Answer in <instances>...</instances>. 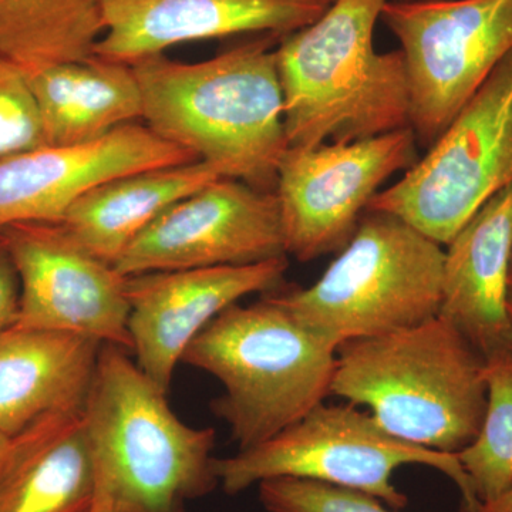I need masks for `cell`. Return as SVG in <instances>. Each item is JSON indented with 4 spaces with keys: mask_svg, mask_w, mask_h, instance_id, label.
Segmentation results:
<instances>
[{
    "mask_svg": "<svg viewBox=\"0 0 512 512\" xmlns=\"http://www.w3.org/2000/svg\"><path fill=\"white\" fill-rule=\"evenodd\" d=\"M198 160L151 128L131 123L69 147H40L0 163V232L25 222L60 224L74 202L121 175Z\"/></svg>",
    "mask_w": 512,
    "mask_h": 512,
    "instance_id": "obj_14",
    "label": "cell"
},
{
    "mask_svg": "<svg viewBox=\"0 0 512 512\" xmlns=\"http://www.w3.org/2000/svg\"><path fill=\"white\" fill-rule=\"evenodd\" d=\"M443 262V245L394 215L367 211L315 284L269 295L340 346L439 315Z\"/></svg>",
    "mask_w": 512,
    "mask_h": 512,
    "instance_id": "obj_6",
    "label": "cell"
},
{
    "mask_svg": "<svg viewBox=\"0 0 512 512\" xmlns=\"http://www.w3.org/2000/svg\"><path fill=\"white\" fill-rule=\"evenodd\" d=\"M477 512H512V485L497 500L481 505Z\"/></svg>",
    "mask_w": 512,
    "mask_h": 512,
    "instance_id": "obj_26",
    "label": "cell"
},
{
    "mask_svg": "<svg viewBox=\"0 0 512 512\" xmlns=\"http://www.w3.org/2000/svg\"><path fill=\"white\" fill-rule=\"evenodd\" d=\"M387 0H333L275 49L288 147L349 143L410 127L406 62L375 47Z\"/></svg>",
    "mask_w": 512,
    "mask_h": 512,
    "instance_id": "obj_3",
    "label": "cell"
},
{
    "mask_svg": "<svg viewBox=\"0 0 512 512\" xmlns=\"http://www.w3.org/2000/svg\"><path fill=\"white\" fill-rule=\"evenodd\" d=\"M333 0H101L103 35L94 56L134 64L198 40L311 25Z\"/></svg>",
    "mask_w": 512,
    "mask_h": 512,
    "instance_id": "obj_15",
    "label": "cell"
},
{
    "mask_svg": "<svg viewBox=\"0 0 512 512\" xmlns=\"http://www.w3.org/2000/svg\"><path fill=\"white\" fill-rule=\"evenodd\" d=\"M512 184V50L461 107L427 153L384 188L369 210L394 215L447 245Z\"/></svg>",
    "mask_w": 512,
    "mask_h": 512,
    "instance_id": "obj_8",
    "label": "cell"
},
{
    "mask_svg": "<svg viewBox=\"0 0 512 512\" xmlns=\"http://www.w3.org/2000/svg\"><path fill=\"white\" fill-rule=\"evenodd\" d=\"M9 437L0 434V471H2L3 463H5L6 453L9 448Z\"/></svg>",
    "mask_w": 512,
    "mask_h": 512,
    "instance_id": "obj_27",
    "label": "cell"
},
{
    "mask_svg": "<svg viewBox=\"0 0 512 512\" xmlns=\"http://www.w3.org/2000/svg\"><path fill=\"white\" fill-rule=\"evenodd\" d=\"M220 178L227 177L202 160L121 175L82 195L60 224L87 251L114 265L171 205Z\"/></svg>",
    "mask_w": 512,
    "mask_h": 512,
    "instance_id": "obj_20",
    "label": "cell"
},
{
    "mask_svg": "<svg viewBox=\"0 0 512 512\" xmlns=\"http://www.w3.org/2000/svg\"><path fill=\"white\" fill-rule=\"evenodd\" d=\"M46 146L28 73L0 55V163Z\"/></svg>",
    "mask_w": 512,
    "mask_h": 512,
    "instance_id": "obj_24",
    "label": "cell"
},
{
    "mask_svg": "<svg viewBox=\"0 0 512 512\" xmlns=\"http://www.w3.org/2000/svg\"><path fill=\"white\" fill-rule=\"evenodd\" d=\"M49 147L89 143L143 119L140 84L130 64L93 56L28 73Z\"/></svg>",
    "mask_w": 512,
    "mask_h": 512,
    "instance_id": "obj_19",
    "label": "cell"
},
{
    "mask_svg": "<svg viewBox=\"0 0 512 512\" xmlns=\"http://www.w3.org/2000/svg\"><path fill=\"white\" fill-rule=\"evenodd\" d=\"M87 512H119V511L109 510V508L94 507V505H93L92 510L87 511Z\"/></svg>",
    "mask_w": 512,
    "mask_h": 512,
    "instance_id": "obj_29",
    "label": "cell"
},
{
    "mask_svg": "<svg viewBox=\"0 0 512 512\" xmlns=\"http://www.w3.org/2000/svg\"><path fill=\"white\" fill-rule=\"evenodd\" d=\"M101 0H0V55L26 73L94 56Z\"/></svg>",
    "mask_w": 512,
    "mask_h": 512,
    "instance_id": "obj_21",
    "label": "cell"
},
{
    "mask_svg": "<svg viewBox=\"0 0 512 512\" xmlns=\"http://www.w3.org/2000/svg\"><path fill=\"white\" fill-rule=\"evenodd\" d=\"M96 498L83 410L47 414L10 437L0 512H87Z\"/></svg>",
    "mask_w": 512,
    "mask_h": 512,
    "instance_id": "obj_18",
    "label": "cell"
},
{
    "mask_svg": "<svg viewBox=\"0 0 512 512\" xmlns=\"http://www.w3.org/2000/svg\"><path fill=\"white\" fill-rule=\"evenodd\" d=\"M131 67L143 97V120L157 136L214 165L224 177L274 191L288 143L271 37L204 62L160 55Z\"/></svg>",
    "mask_w": 512,
    "mask_h": 512,
    "instance_id": "obj_1",
    "label": "cell"
},
{
    "mask_svg": "<svg viewBox=\"0 0 512 512\" xmlns=\"http://www.w3.org/2000/svg\"><path fill=\"white\" fill-rule=\"evenodd\" d=\"M269 512H397L373 495L302 478H271L258 484Z\"/></svg>",
    "mask_w": 512,
    "mask_h": 512,
    "instance_id": "obj_23",
    "label": "cell"
},
{
    "mask_svg": "<svg viewBox=\"0 0 512 512\" xmlns=\"http://www.w3.org/2000/svg\"><path fill=\"white\" fill-rule=\"evenodd\" d=\"M288 266V256H281L252 265L127 276L128 330L138 367L170 393L175 369L192 340L245 296L275 292Z\"/></svg>",
    "mask_w": 512,
    "mask_h": 512,
    "instance_id": "obj_13",
    "label": "cell"
},
{
    "mask_svg": "<svg viewBox=\"0 0 512 512\" xmlns=\"http://www.w3.org/2000/svg\"><path fill=\"white\" fill-rule=\"evenodd\" d=\"M103 343L13 325L0 333V434L13 437L47 414L83 410Z\"/></svg>",
    "mask_w": 512,
    "mask_h": 512,
    "instance_id": "obj_17",
    "label": "cell"
},
{
    "mask_svg": "<svg viewBox=\"0 0 512 512\" xmlns=\"http://www.w3.org/2000/svg\"><path fill=\"white\" fill-rule=\"evenodd\" d=\"M338 349L266 293L220 313L192 340L183 363L222 384L212 412L228 424L239 450H247L332 396Z\"/></svg>",
    "mask_w": 512,
    "mask_h": 512,
    "instance_id": "obj_5",
    "label": "cell"
},
{
    "mask_svg": "<svg viewBox=\"0 0 512 512\" xmlns=\"http://www.w3.org/2000/svg\"><path fill=\"white\" fill-rule=\"evenodd\" d=\"M419 464L446 474L460 490L464 511L481 507L457 454L416 446L384 430L353 404L322 403L302 420L258 446L215 458L218 484L229 495L271 478L292 477L350 488L402 510L409 500L393 484L397 468Z\"/></svg>",
    "mask_w": 512,
    "mask_h": 512,
    "instance_id": "obj_7",
    "label": "cell"
},
{
    "mask_svg": "<svg viewBox=\"0 0 512 512\" xmlns=\"http://www.w3.org/2000/svg\"><path fill=\"white\" fill-rule=\"evenodd\" d=\"M487 409L476 439L458 451L481 505L512 485V363L487 365Z\"/></svg>",
    "mask_w": 512,
    "mask_h": 512,
    "instance_id": "obj_22",
    "label": "cell"
},
{
    "mask_svg": "<svg viewBox=\"0 0 512 512\" xmlns=\"http://www.w3.org/2000/svg\"><path fill=\"white\" fill-rule=\"evenodd\" d=\"M286 255L275 192L220 178L151 222L114 266L121 275L259 264Z\"/></svg>",
    "mask_w": 512,
    "mask_h": 512,
    "instance_id": "obj_12",
    "label": "cell"
},
{
    "mask_svg": "<svg viewBox=\"0 0 512 512\" xmlns=\"http://www.w3.org/2000/svg\"><path fill=\"white\" fill-rule=\"evenodd\" d=\"M127 350L103 345L83 407L96 474L94 507L184 512L218 485L215 430L178 419Z\"/></svg>",
    "mask_w": 512,
    "mask_h": 512,
    "instance_id": "obj_2",
    "label": "cell"
},
{
    "mask_svg": "<svg viewBox=\"0 0 512 512\" xmlns=\"http://www.w3.org/2000/svg\"><path fill=\"white\" fill-rule=\"evenodd\" d=\"M19 295L18 274L8 249L0 239V333L18 320Z\"/></svg>",
    "mask_w": 512,
    "mask_h": 512,
    "instance_id": "obj_25",
    "label": "cell"
},
{
    "mask_svg": "<svg viewBox=\"0 0 512 512\" xmlns=\"http://www.w3.org/2000/svg\"><path fill=\"white\" fill-rule=\"evenodd\" d=\"M380 20L400 42L410 128L430 147L512 50V0H387Z\"/></svg>",
    "mask_w": 512,
    "mask_h": 512,
    "instance_id": "obj_9",
    "label": "cell"
},
{
    "mask_svg": "<svg viewBox=\"0 0 512 512\" xmlns=\"http://www.w3.org/2000/svg\"><path fill=\"white\" fill-rule=\"evenodd\" d=\"M410 127L349 143L288 147L274 192L286 255L299 262L340 251L389 178L417 161Z\"/></svg>",
    "mask_w": 512,
    "mask_h": 512,
    "instance_id": "obj_10",
    "label": "cell"
},
{
    "mask_svg": "<svg viewBox=\"0 0 512 512\" xmlns=\"http://www.w3.org/2000/svg\"><path fill=\"white\" fill-rule=\"evenodd\" d=\"M487 363L443 316L338 349L332 396L370 410L393 436L457 454L480 431Z\"/></svg>",
    "mask_w": 512,
    "mask_h": 512,
    "instance_id": "obj_4",
    "label": "cell"
},
{
    "mask_svg": "<svg viewBox=\"0 0 512 512\" xmlns=\"http://www.w3.org/2000/svg\"><path fill=\"white\" fill-rule=\"evenodd\" d=\"M19 279L16 325L59 330L131 353L127 276L87 251L62 224L25 222L0 232Z\"/></svg>",
    "mask_w": 512,
    "mask_h": 512,
    "instance_id": "obj_11",
    "label": "cell"
},
{
    "mask_svg": "<svg viewBox=\"0 0 512 512\" xmlns=\"http://www.w3.org/2000/svg\"><path fill=\"white\" fill-rule=\"evenodd\" d=\"M446 247L439 315L487 365L512 363V184L485 202Z\"/></svg>",
    "mask_w": 512,
    "mask_h": 512,
    "instance_id": "obj_16",
    "label": "cell"
},
{
    "mask_svg": "<svg viewBox=\"0 0 512 512\" xmlns=\"http://www.w3.org/2000/svg\"><path fill=\"white\" fill-rule=\"evenodd\" d=\"M508 311H510V318L512 322V274L510 281V291H508Z\"/></svg>",
    "mask_w": 512,
    "mask_h": 512,
    "instance_id": "obj_28",
    "label": "cell"
}]
</instances>
